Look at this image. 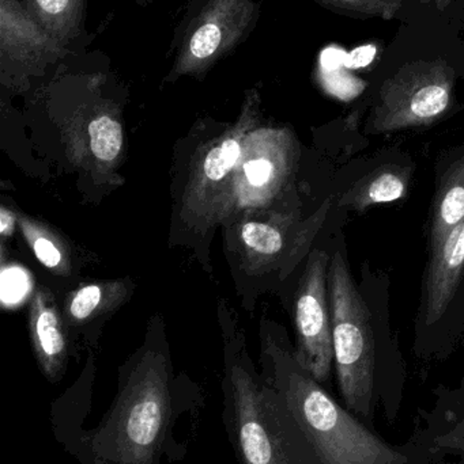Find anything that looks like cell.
Returning <instances> with one entry per match:
<instances>
[{
    "instance_id": "cell-1",
    "label": "cell",
    "mask_w": 464,
    "mask_h": 464,
    "mask_svg": "<svg viewBox=\"0 0 464 464\" xmlns=\"http://www.w3.org/2000/svg\"><path fill=\"white\" fill-rule=\"evenodd\" d=\"M51 406L52 430L78 464H173L187 457L177 439L183 417L204 406L196 384L174 376L168 348L147 341L119 370L117 392L97 427L84 430L92 406L93 370Z\"/></svg>"
},
{
    "instance_id": "cell-2",
    "label": "cell",
    "mask_w": 464,
    "mask_h": 464,
    "mask_svg": "<svg viewBox=\"0 0 464 464\" xmlns=\"http://www.w3.org/2000/svg\"><path fill=\"white\" fill-rule=\"evenodd\" d=\"M222 420L239 464H321L274 389L256 372L244 340L225 332Z\"/></svg>"
},
{
    "instance_id": "cell-3",
    "label": "cell",
    "mask_w": 464,
    "mask_h": 464,
    "mask_svg": "<svg viewBox=\"0 0 464 464\" xmlns=\"http://www.w3.org/2000/svg\"><path fill=\"white\" fill-rule=\"evenodd\" d=\"M262 378L272 387L321 464H402L403 458L343 411L270 332Z\"/></svg>"
},
{
    "instance_id": "cell-4",
    "label": "cell",
    "mask_w": 464,
    "mask_h": 464,
    "mask_svg": "<svg viewBox=\"0 0 464 464\" xmlns=\"http://www.w3.org/2000/svg\"><path fill=\"white\" fill-rule=\"evenodd\" d=\"M329 294L341 392L350 411L367 417L375 384V338L367 303L341 251L330 265Z\"/></svg>"
},
{
    "instance_id": "cell-5",
    "label": "cell",
    "mask_w": 464,
    "mask_h": 464,
    "mask_svg": "<svg viewBox=\"0 0 464 464\" xmlns=\"http://www.w3.org/2000/svg\"><path fill=\"white\" fill-rule=\"evenodd\" d=\"M454 87V68L446 60L408 63L381 86L370 128L391 133L433 124L451 106Z\"/></svg>"
},
{
    "instance_id": "cell-6",
    "label": "cell",
    "mask_w": 464,
    "mask_h": 464,
    "mask_svg": "<svg viewBox=\"0 0 464 464\" xmlns=\"http://www.w3.org/2000/svg\"><path fill=\"white\" fill-rule=\"evenodd\" d=\"M258 14L253 0H198L177 48L174 75H204L248 37Z\"/></svg>"
},
{
    "instance_id": "cell-7",
    "label": "cell",
    "mask_w": 464,
    "mask_h": 464,
    "mask_svg": "<svg viewBox=\"0 0 464 464\" xmlns=\"http://www.w3.org/2000/svg\"><path fill=\"white\" fill-rule=\"evenodd\" d=\"M293 165L291 132L277 128H255L248 135L239 165L232 174L221 219L240 209L269 204L288 181Z\"/></svg>"
},
{
    "instance_id": "cell-8",
    "label": "cell",
    "mask_w": 464,
    "mask_h": 464,
    "mask_svg": "<svg viewBox=\"0 0 464 464\" xmlns=\"http://www.w3.org/2000/svg\"><path fill=\"white\" fill-rule=\"evenodd\" d=\"M327 270L329 256L326 251L313 250L308 258L294 307L297 348L293 356L319 383L329 379L334 360Z\"/></svg>"
},
{
    "instance_id": "cell-9",
    "label": "cell",
    "mask_w": 464,
    "mask_h": 464,
    "mask_svg": "<svg viewBox=\"0 0 464 464\" xmlns=\"http://www.w3.org/2000/svg\"><path fill=\"white\" fill-rule=\"evenodd\" d=\"M258 98H248L242 117L206 152L185 188L184 212L207 222L221 219L232 174L239 165L248 135L256 128Z\"/></svg>"
},
{
    "instance_id": "cell-10",
    "label": "cell",
    "mask_w": 464,
    "mask_h": 464,
    "mask_svg": "<svg viewBox=\"0 0 464 464\" xmlns=\"http://www.w3.org/2000/svg\"><path fill=\"white\" fill-rule=\"evenodd\" d=\"M65 48L46 33L18 0H0V57L3 70L37 68L64 56Z\"/></svg>"
},
{
    "instance_id": "cell-11",
    "label": "cell",
    "mask_w": 464,
    "mask_h": 464,
    "mask_svg": "<svg viewBox=\"0 0 464 464\" xmlns=\"http://www.w3.org/2000/svg\"><path fill=\"white\" fill-rule=\"evenodd\" d=\"M29 329L41 372L52 383L59 382L67 368L68 343L56 304L46 291H38L32 300Z\"/></svg>"
},
{
    "instance_id": "cell-12",
    "label": "cell",
    "mask_w": 464,
    "mask_h": 464,
    "mask_svg": "<svg viewBox=\"0 0 464 464\" xmlns=\"http://www.w3.org/2000/svg\"><path fill=\"white\" fill-rule=\"evenodd\" d=\"M464 270V222L430 254L427 276V324L443 318L457 294Z\"/></svg>"
},
{
    "instance_id": "cell-13",
    "label": "cell",
    "mask_w": 464,
    "mask_h": 464,
    "mask_svg": "<svg viewBox=\"0 0 464 464\" xmlns=\"http://www.w3.org/2000/svg\"><path fill=\"white\" fill-rule=\"evenodd\" d=\"M410 173L397 165L381 166L357 182L340 200V207L362 212L376 204L394 203L405 198Z\"/></svg>"
},
{
    "instance_id": "cell-14",
    "label": "cell",
    "mask_w": 464,
    "mask_h": 464,
    "mask_svg": "<svg viewBox=\"0 0 464 464\" xmlns=\"http://www.w3.org/2000/svg\"><path fill=\"white\" fill-rule=\"evenodd\" d=\"M464 222V157L444 176L436 195L430 223V254L435 253L452 231Z\"/></svg>"
},
{
    "instance_id": "cell-15",
    "label": "cell",
    "mask_w": 464,
    "mask_h": 464,
    "mask_svg": "<svg viewBox=\"0 0 464 464\" xmlns=\"http://www.w3.org/2000/svg\"><path fill=\"white\" fill-rule=\"evenodd\" d=\"M291 225V218L242 223L239 228L240 247L248 264L256 267L274 264L286 247Z\"/></svg>"
},
{
    "instance_id": "cell-16",
    "label": "cell",
    "mask_w": 464,
    "mask_h": 464,
    "mask_svg": "<svg viewBox=\"0 0 464 464\" xmlns=\"http://www.w3.org/2000/svg\"><path fill=\"white\" fill-rule=\"evenodd\" d=\"M30 16L64 46L84 29V0H22Z\"/></svg>"
},
{
    "instance_id": "cell-17",
    "label": "cell",
    "mask_w": 464,
    "mask_h": 464,
    "mask_svg": "<svg viewBox=\"0 0 464 464\" xmlns=\"http://www.w3.org/2000/svg\"><path fill=\"white\" fill-rule=\"evenodd\" d=\"M87 149L92 157L104 166L112 165L123 149V127L119 120L108 111L97 113L86 128Z\"/></svg>"
},
{
    "instance_id": "cell-18",
    "label": "cell",
    "mask_w": 464,
    "mask_h": 464,
    "mask_svg": "<svg viewBox=\"0 0 464 464\" xmlns=\"http://www.w3.org/2000/svg\"><path fill=\"white\" fill-rule=\"evenodd\" d=\"M18 223L35 258L48 269L64 272L67 266L64 251L59 242L54 239V235L46 231L43 226L37 225L35 220L27 219L26 217H19Z\"/></svg>"
},
{
    "instance_id": "cell-19",
    "label": "cell",
    "mask_w": 464,
    "mask_h": 464,
    "mask_svg": "<svg viewBox=\"0 0 464 464\" xmlns=\"http://www.w3.org/2000/svg\"><path fill=\"white\" fill-rule=\"evenodd\" d=\"M324 7L357 18H395L405 0H318Z\"/></svg>"
},
{
    "instance_id": "cell-20",
    "label": "cell",
    "mask_w": 464,
    "mask_h": 464,
    "mask_svg": "<svg viewBox=\"0 0 464 464\" xmlns=\"http://www.w3.org/2000/svg\"><path fill=\"white\" fill-rule=\"evenodd\" d=\"M105 302V286L101 284H89L74 292L68 302V316L71 321L86 322L100 311Z\"/></svg>"
},
{
    "instance_id": "cell-21",
    "label": "cell",
    "mask_w": 464,
    "mask_h": 464,
    "mask_svg": "<svg viewBox=\"0 0 464 464\" xmlns=\"http://www.w3.org/2000/svg\"><path fill=\"white\" fill-rule=\"evenodd\" d=\"M16 222H18V218L15 217L13 211L5 208V207L0 208V232H2L3 237H11L14 234Z\"/></svg>"
},
{
    "instance_id": "cell-22",
    "label": "cell",
    "mask_w": 464,
    "mask_h": 464,
    "mask_svg": "<svg viewBox=\"0 0 464 464\" xmlns=\"http://www.w3.org/2000/svg\"><path fill=\"white\" fill-rule=\"evenodd\" d=\"M421 5H433L436 10H447L449 5H454V3L460 2V0H419Z\"/></svg>"
}]
</instances>
